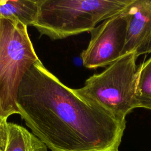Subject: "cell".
Wrapping results in <instances>:
<instances>
[{"instance_id": "ba28073f", "label": "cell", "mask_w": 151, "mask_h": 151, "mask_svg": "<svg viewBox=\"0 0 151 151\" xmlns=\"http://www.w3.org/2000/svg\"><path fill=\"white\" fill-rule=\"evenodd\" d=\"M42 0H0V19L32 26L37 21Z\"/></svg>"}, {"instance_id": "5b68a950", "label": "cell", "mask_w": 151, "mask_h": 151, "mask_svg": "<svg viewBox=\"0 0 151 151\" xmlns=\"http://www.w3.org/2000/svg\"><path fill=\"white\" fill-rule=\"evenodd\" d=\"M127 22L122 12L109 18L90 31L91 38L81 58L87 68L109 65L123 55Z\"/></svg>"}, {"instance_id": "7a4b0ae2", "label": "cell", "mask_w": 151, "mask_h": 151, "mask_svg": "<svg viewBox=\"0 0 151 151\" xmlns=\"http://www.w3.org/2000/svg\"><path fill=\"white\" fill-rule=\"evenodd\" d=\"M132 0H42L34 24L52 40L90 32L97 24L120 13Z\"/></svg>"}, {"instance_id": "6da1fadb", "label": "cell", "mask_w": 151, "mask_h": 151, "mask_svg": "<svg viewBox=\"0 0 151 151\" xmlns=\"http://www.w3.org/2000/svg\"><path fill=\"white\" fill-rule=\"evenodd\" d=\"M19 114L52 151H119L126 120L86 100L40 60L27 72L17 98Z\"/></svg>"}, {"instance_id": "3957f363", "label": "cell", "mask_w": 151, "mask_h": 151, "mask_svg": "<svg viewBox=\"0 0 151 151\" xmlns=\"http://www.w3.org/2000/svg\"><path fill=\"white\" fill-rule=\"evenodd\" d=\"M40 60L21 22L0 19V118L19 114L17 98L23 77Z\"/></svg>"}, {"instance_id": "277c9868", "label": "cell", "mask_w": 151, "mask_h": 151, "mask_svg": "<svg viewBox=\"0 0 151 151\" xmlns=\"http://www.w3.org/2000/svg\"><path fill=\"white\" fill-rule=\"evenodd\" d=\"M135 52L123 55L104 71L88 78L83 87L74 91L86 100L124 120L137 108L134 84L137 70Z\"/></svg>"}, {"instance_id": "9c48e42d", "label": "cell", "mask_w": 151, "mask_h": 151, "mask_svg": "<svg viewBox=\"0 0 151 151\" xmlns=\"http://www.w3.org/2000/svg\"><path fill=\"white\" fill-rule=\"evenodd\" d=\"M134 93L137 108L151 110V57L137 67Z\"/></svg>"}, {"instance_id": "8fae6325", "label": "cell", "mask_w": 151, "mask_h": 151, "mask_svg": "<svg viewBox=\"0 0 151 151\" xmlns=\"http://www.w3.org/2000/svg\"><path fill=\"white\" fill-rule=\"evenodd\" d=\"M2 120H3V119H1L0 118V123H1V121H2Z\"/></svg>"}, {"instance_id": "52a82bcc", "label": "cell", "mask_w": 151, "mask_h": 151, "mask_svg": "<svg viewBox=\"0 0 151 151\" xmlns=\"http://www.w3.org/2000/svg\"><path fill=\"white\" fill-rule=\"evenodd\" d=\"M0 151H47V146L24 127L3 119L0 123Z\"/></svg>"}, {"instance_id": "30bf717a", "label": "cell", "mask_w": 151, "mask_h": 151, "mask_svg": "<svg viewBox=\"0 0 151 151\" xmlns=\"http://www.w3.org/2000/svg\"><path fill=\"white\" fill-rule=\"evenodd\" d=\"M151 53V32L142 47L138 51L136 55L139 57L142 54H147Z\"/></svg>"}, {"instance_id": "8992f818", "label": "cell", "mask_w": 151, "mask_h": 151, "mask_svg": "<svg viewBox=\"0 0 151 151\" xmlns=\"http://www.w3.org/2000/svg\"><path fill=\"white\" fill-rule=\"evenodd\" d=\"M122 14L127 22L123 55L136 54L151 32V0H132Z\"/></svg>"}]
</instances>
